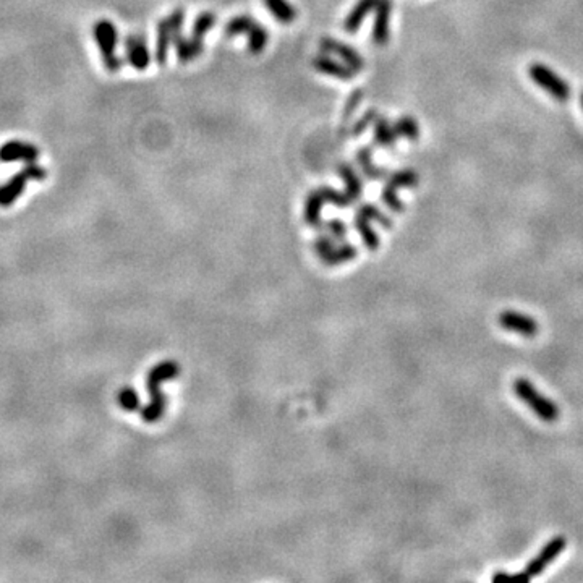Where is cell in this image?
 <instances>
[{
  "instance_id": "obj_1",
  "label": "cell",
  "mask_w": 583,
  "mask_h": 583,
  "mask_svg": "<svg viewBox=\"0 0 583 583\" xmlns=\"http://www.w3.org/2000/svg\"><path fill=\"white\" fill-rule=\"evenodd\" d=\"M567 541L564 536H554L553 540H549L546 544H544L543 549L536 554V556L531 559V561L526 564L525 569L515 575H509L506 572H497L491 577L493 582H519V583H526L533 580L535 577H538L543 573L546 569L551 566V564L556 561V559L561 556L564 549H566Z\"/></svg>"
},
{
  "instance_id": "obj_2",
  "label": "cell",
  "mask_w": 583,
  "mask_h": 583,
  "mask_svg": "<svg viewBox=\"0 0 583 583\" xmlns=\"http://www.w3.org/2000/svg\"><path fill=\"white\" fill-rule=\"evenodd\" d=\"M179 375V365L174 360H167L159 363L149 371L146 386L149 394H151V402L141 410V418L148 423L159 422L166 410V397L161 393V382L174 379Z\"/></svg>"
},
{
  "instance_id": "obj_3",
  "label": "cell",
  "mask_w": 583,
  "mask_h": 583,
  "mask_svg": "<svg viewBox=\"0 0 583 583\" xmlns=\"http://www.w3.org/2000/svg\"><path fill=\"white\" fill-rule=\"evenodd\" d=\"M512 389H514V394L517 397H519L526 407L533 410L536 417L543 419V422L553 423L556 422L559 415H561V408H559L551 399L541 394L540 391L536 389L533 382L525 379V377L515 379L514 384H512Z\"/></svg>"
},
{
  "instance_id": "obj_4",
  "label": "cell",
  "mask_w": 583,
  "mask_h": 583,
  "mask_svg": "<svg viewBox=\"0 0 583 583\" xmlns=\"http://www.w3.org/2000/svg\"><path fill=\"white\" fill-rule=\"evenodd\" d=\"M95 32V41L99 48L102 63L107 72L115 73L123 67V60L117 55V44H119V31L117 26L110 20H99L95 23L92 28Z\"/></svg>"
},
{
  "instance_id": "obj_5",
  "label": "cell",
  "mask_w": 583,
  "mask_h": 583,
  "mask_svg": "<svg viewBox=\"0 0 583 583\" xmlns=\"http://www.w3.org/2000/svg\"><path fill=\"white\" fill-rule=\"evenodd\" d=\"M46 177H48V172H46L43 166H37L34 164V162L26 164L20 172H17L15 175H12L6 184L0 185V206L2 208L12 206V204L21 197L23 191H25L26 188V185L30 184V180L41 181V180H44Z\"/></svg>"
},
{
  "instance_id": "obj_6",
  "label": "cell",
  "mask_w": 583,
  "mask_h": 583,
  "mask_svg": "<svg viewBox=\"0 0 583 583\" xmlns=\"http://www.w3.org/2000/svg\"><path fill=\"white\" fill-rule=\"evenodd\" d=\"M528 77L536 86L559 102H566L572 95V88L569 86V83L548 65L540 62L530 63Z\"/></svg>"
},
{
  "instance_id": "obj_7",
  "label": "cell",
  "mask_w": 583,
  "mask_h": 583,
  "mask_svg": "<svg viewBox=\"0 0 583 583\" xmlns=\"http://www.w3.org/2000/svg\"><path fill=\"white\" fill-rule=\"evenodd\" d=\"M185 23V10L184 8H175L170 15L157 23V37H156V62L164 65L169 57V48L174 43L177 32L181 31V26Z\"/></svg>"
},
{
  "instance_id": "obj_8",
  "label": "cell",
  "mask_w": 583,
  "mask_h": 583,
  "mask_svg": "<svg viewBox=\"0 0 583 583\" xmlns=\"http://www.w3.org/2000/svg\"><path fill=\"white\" fill-rule=\"evenodd\" d=\"M39 148L32 143L21 141V139H10L0 146V162H36L39 159Z\"/></svg>"
},
{
  "instance_id": "obj_9",
  "label": "cell",
  "mask_w": 583,
  "mask_h": 583,
  "mask_svg": "<svg viewBox=\"0 0 583 583\" xmlns=\"http://www.w3.org/2000/svg\"><path fill=\"white\" fill-rule=\"evenodd\" d=\"M319 48L324 54L337 55V57L342 60V63L352 68L355 73L362 72V70L365 68V59L357 52V49L350 48L348 44L340 43V41L333 39V37H323V39L319 41Z\"/></svg>"
},
{
  "instance_id": "obj_10",
  "label": "cell",
  "mask_w": 583,
  "mask_h": 583,
  "mask_svg": "<svg viewBox=\"0 0 583 583\" xmlns=\"http://www.w3.org/2000/svg\"><path fill=\"white\" fill-rule=\"evenodd\" d=\"M497 321L502 329L520 334V335H524V337H535L540 330L538 321H536L535 318L517 313V311H512V310L502 311V313L499 315Z\"/></svg>"
},
{
  "instance_id": "obj_11",
  "label": "cell",
  "mask_w": 583,
  "mask_h": 583,
  "mask_svg": "<svg viewBox=\"0 0 583 583\" xmlns=\"http://www.w3.org/2000/svg\"><path fill=\"white\" fill-rule=\"evenodd\" d=\"M391 17H393V0H377L375 7L371 39L376 46H386L391 37Z\"/></svg>"
},
{
  "instance_id": "obj_12",
  "label": "cell",
  "mask_w": 583,
  "mask_h": 583,
  "mask_svg": "<svg viewBox=\"0 0 583 583\" xmlns=\"http://www.w3.org/2000/svg\"><path fill=\"white\" fill-rule=\"evenodd\" d=\"M125 55L130 65L138 72H143L149 67L151 54H149L148 41L141 34H130L125 39Z\"/></svg>"
},
{
  "instance_id": "obj_13",
  "label": "cell",
  "mask_w": 583,
  "mask_h": 583,
  "mask_svg": "<svg viewBox=\"0 0 583 583\" xmlns=\"http://www.w3.org/2000/svg\"><path fill=\"white\" fill-rule=\"evenodd\" d=\"M313 67L315 70H318L319 73L337 78V80H342V81H352L353 77H355V72H353L352 68L347 67V65L342 62H337V60L330 59L328 54L316 55V57L313 59Z\"/></svg>"
},
{
  "instance_id": "obj_14",
  "label": "cell",
  "mask_w": 583,
  "mask_h": 583,
  "mask_svg": "<svg viewBox=\"0 0 583 583\" xmlns=\"http://www.w3.org/2000/svg\"><path fill=\"white\" fill-rule=\"evenodd\" d=\"M172 44L175 48L177 59L181 63H188L191 60L198 59L204 50V39H197L193 36L186 37L181 32H177Z\"/></svg>"
},
{
  "instance_id": "obj_15",
  "label": "cell",
  "mask_w": 583,
  "mask_h": 583,
  "mask_svg": "<svg viewBox=\"0 0 583 583\" xmlns=\"http://www.w3.org/2000/svg\"><path fill=\"white\" fill-rule=\"evenodd\" d=\"M376 3H377V0H358V2L355 3V7L350 10L347 18H345V21H344L345 32L353 34V32H357L358 30H360L363 20L370 15V12L375 10Z\"/></svg>"
},
{
  "instance_id": "obj_16",
  "label": "cell",
  "mask_w": 583,
  "mask_h": 583,
  "mask_svg": "<svg viewBox=\"0 0 583 583\" xmlns=\"http://www.w3.org/2000/svg\"><path fill=\"white\" fill-rule=\"evenodd\" d=\"M326 204L323 195H321L319 188L315 191H310L305 201V222L310 227L315 228H323V219H321V211H323V206Z\"/></svg>"
},
{
  "instance_id": "obj_17",
  "label": "cell",
  "mask_w": 583,
  "mask_h": 583,
  "mask_svg": "<svg viewBox=\"0 0 583 583\" xmlns=\"http://www.w3.org/2000/svg\"><path fill=\"white\" fill-rule=\"evenodd\" d=\"M373 125H375V127H373V133H375V141L377 146L394 148L399 138V135L395 133L394 123H391L386 117H377Z\"/></svg>"
},
{
  "instance_id": "obj_18",
  "label": "cell",
  "mask_w": 583,
  "mask_h": 583,
  "mask_svg": "<svg viewBox=\"0 0 583 583\" xmlns=\"http://www.w3.org/2000/svg\"><path fill=\"white\" fill-rule=\"evenodd\" d=\"M337 172L345 181V195H347L348 199L353 204L358 198L362 197L363 181L360 180V177L357 175V172L352 169V166H348V164H340L337 167Z\"/></svg>"
},
{
  "instance_id": "obj_19",
  "label": "cell",
  "mask_w": 583,
  "mask_h": 583,
  "mask_svg": "<svg viewBox=\"0 0 583 583\" xmlns=\"http://www.w3.org/2000/svg\"><path fill=\"white\" fill-rule=\"evenodd\" d=\"M264 6L279 23L288 25L297 18V10L288 0H264Z\"/></svg>"
},
{
  "instance_id": "obj_20",
  "label": "cell",
  "mask_w": 583,
  "mask_h": 583,
  "mask_svg": "<svg viewBox=\"0 0 583 583\" xmlns=\"http://www.w3.org/2000/svg\"><path fill=\"white\" fill-rule=\"evenodd\" d=\"M370 222H371L370 219L365 217L360 213H357V216H355L357 230H358V233H360L363 244L366 245V248L375 251V250L379 248V237H377L376 230L371 227Z\"/></svg>"
},
{
  "instance_id": "obj_21",
  "label": "cell",
  "mask_w": 583,
  "mask_h": 583,
  "mask_svg": "<svg viewBox=\"0 0 583 583\" xmlns=\"http://www.w3.org/2000/svg\"><path fill=\"white\" fill-rule=\"evenodd\" d=\"M357 162H358V166H360L362 172L368 177V179L377 180V179H381V177H384L386 174L384 169H381V167H376L375 164H373V151L370 146L358 149Z\"/></svg>"
},
{
  "instance_id": "obj_22",
  "label": "cell",
  "mask_w": 583,
  "mask_h": 583,
  "mask_svg": "<svg viewBox=\"0 0 583 583\" xmlns=\"http://www.w3.org/2000/svg\"><path fill=\"white\" fill-rule=\"evenodd\" d=\"M355 256H357V248L353 245L347 244L342 246H334L328 255L321 256V261H323L326 266H337V264L347 263V261H352Z\"/></svg>"
},
{
  "instance_id": "obj_23",
  "label": "cell",
  "mask_w": 583,
  "mask_h": 583,
  "mask_svg": "<svg viewBox=\"0 0 583 583\" xmlns=\"http://www.w3.org/2000/svg\"><path fill=\"white\" fill-rule=\"evenodd\" d=\"M256 21L250 15H237L226 25V36L235 37L239 34H250L251 30L256 26Z\"/></svg>"
},
{
  "instance_id": "obj_24",
  "label": "cell",
  "mask_w": 583,
  "mask_h": 583,
  "mask_svg": "<svg viewBox=\"0 0 583 583\" xmlns=\"http://www.w3.org/2000/svg\"><path fill=\"white\" fill-rule=\"evenodd\" d=\"M395 133L408 141H417L419 138V125L412 115H402L394 122Z\"/></svg>"
},
{
  "instance_id": "obj_25",
  "label": "cell",
  "mask_w": 583,
  "mask_h": 583,
  "mask_svg": "<svg viewBox=\"0 0 583 583\" xmlns=\"http://www.w3.org/2000/svg\"><path fill=\"white\" fill-rule=\"evenodd\" d=\"M419 181V175L417 170L413 169H404L397 170L394 174L389 175V180H387V185L397 188H417Z\"/></svg>"
},
{
  "instance_id": "obj_26",
  "label": "cell",
  "mask_w": 583,
  "mask_h": 583,
  "mask_svg": "<svg viewBox=\"0 0 583 583\" xmlns=\"http://www.w3.org/2000/svg\"><path fill=\"white\" fill-rule=\"evenodd\" d=\"M214 25H216V13L204 10L195 20L193 28H191V36L197 37V39H204V36L213 30Z\"/></svg>"
},
{
  "instance_id": "obj_27",
  "label": "cell",
  "mask_w": 583,
  "mask_h": 583,
  "mask_svg": "<svg viewBox=\"0 0 583 583\" xmlns=\"http://www.w3.org/2000/svg\"><path fill=\"white\" fill-rule=\"evenodd\" d=\"M269 41V32L261 23H256V26L248 34V50L253 55H258L264 50Z\"/></svg>"
},
{
  "instance_id": "obj_28",
  "label": "cell",
  "mask_w": 583,
  "mask_h": 583,
  "mask_svg": "<svg viewBox=\"0 0 583 583\" xmlns=\"http://www.w3.org/2000/svg\"><path fill=\"white\" fill-rule=\"evenodd\" d=\"M357 213L363 214V216L370 219V221H376V222H379L381 226L384 227V228H391V227H393V221H391V219L387 217L386 214L382 213L379 208H376L375 204H370V203L362 204V206L357 209Z\"/></svg>"
},
{
  "instance_id": "obj_29",
  "label": "cell",
  "mask_w": 583,
  "mask_h": 583,
  "mask_svg": "<svg viewBox=\"0 0 583 583\" xmlns=\"http://www.w3.org/2000/svg\"><path fill=\"white\" fill-rule=\"evenodd\" d=\"M319 191H321V195H323L324 201L334 204V206L344 209L352 204L347 195H345V191H337V190L330 188V186H321Z\"/></svg>"
},
{
  "instance_id": "obj_30",
  "label": "cell",
  "mask_w": 583,
  "mask_h": 583,
  "mask_svg": "<svg viewBox=\"0 0 583 583\" xmlns=\"http://www.w3.org/2000/svg\"><path fill=\"white\" fill-rule=\"evenodd\" d=\"M117 399H119L120 407L127 410V412H135L139 407V397L133 387H122Z\"/></svg>"
},
{
  "instance_id": "obj_31",
  "label": "cell",
  "mask_w": 583,
  "mask_h": 583,
  "mask_svg": "<svg viewBox=\"0 0 583 583\" xmlns=\"http://www.w3.org/2000/svg\"><path fill=\"white\" fill-rule=\"evenodd\" d=\"M381 198H382V201H384L386 206L391 209V211H394V213H404L405 204H404L402 199H400L397 197V191H395L394 186H391V185L386 184L384 188H382Z\"/></svg>"
},
{
  "instance_id": "obj_32",
  "label": "cell",
  "mask_w": 583,
  "mask_h": 583,
  "mask_svg": "<svg viewBox=\"0 0 583 583\" xmlns=\"http://www.w3.org/2000/svg\"><path fill=\"white\" fill-rule=\"evenodd\" d=\"M376 119H377V112L375 109L368 110L366 114L363 115L355 125H353V132H352L353 137H358V135H362L368 128V125L375 123Z\"/></svg>"
},
{
  "instance_id": "obj_33",
  "label": "cell",
  "mask_w": 583,
  "mask_h": 583,
  "mask_svg": "<svg viewBox=\"0 0 583 583\" xmlns=\"http://www.w3.org/2000/svg\"><path fill=\"white\" fill-rule=\"evenodd\" d=\"M334 240L330 239V237H328V235H321V237H318V239H316L315 241H313V250L316 251V255L319 256H324V255H328L330 250L334 248Z\"/></svg>"
},
{
  "instance_id": "obj_34",
  "label": "cell",
  "mask_w": 583,
  "mask_h": 583,
  "mask_svg": "<svg viewBox=\"0 0 583 583\" xmlns=\"http://www.w3.org/2000/svg\"><path fill=\"white\" fill-rule=\"evenodd\" d=\"M326 228L330 232L333 239L335 240H344L345 235H347V227L345 224L340 221V219H330V221L326 224Z\"/></svg>"
},
{
  "instance_id": "obj_35",
  "label": "cell",
  "mask_w": 583,
  "mask_h": 583,
  "mask_svg": "<svg viewBox=\"0 0 583 583\" xmlns=\"http://www.w3.org/2000/svg\"><path fill=\"white\" fill-rule=\"evenodd\" d=\"M363 99V91L362 90H355L350 95L348 101H347V106H345V110H344V117L345 119H348V115L353 114V110L357 109L358 104H360Z\"/></svg>"
},
{
  "instance_id": "obj_36",
  "label": "cell",
  "mask_w": 583,
  "mask_h": 583,
  "mask_svg": "<svg viewBox=\"0 0 583 583\" xmlns=\"http://www.w3.org/2000/svg\"><path fill=\"white\" fill-rule=\"evenodd\" d=\"M580 102H582V109H583V92H582V96H580Z\"/></svg>"
}]
</instances>
